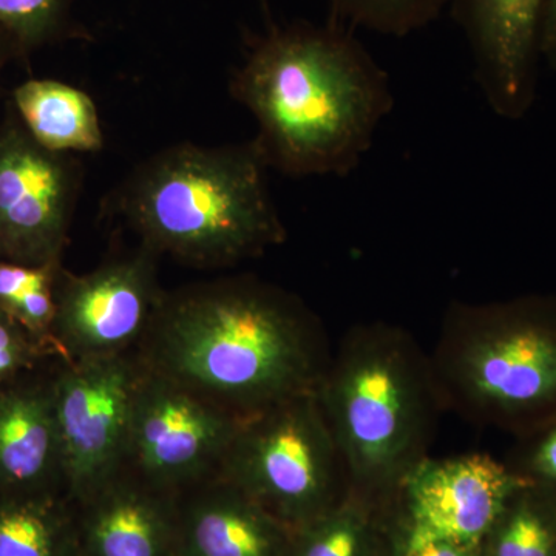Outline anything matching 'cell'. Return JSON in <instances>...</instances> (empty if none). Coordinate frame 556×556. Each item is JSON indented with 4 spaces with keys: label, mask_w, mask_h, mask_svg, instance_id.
<instances>
[{
    "label": "cell",
    "mask_w": 556,
    "mask_h": 556,
    "mask_svg": "<svg viewBox=\"0 0 556 556\" xmlns=\"http://www.w3.org/2000/svg\"><path fill=\"white\" fill-rule=\"evenodd\" d=\"M230 90L257 121L268 166L295 178L353 174L394 108L386 70L331 17L255 38Z\"/></svg>",
    "instance_id": "1"
},
{
    "label": "cell",
    "mask_w": 556,
    "mask_h": 556,
    "mask_svg": "<svg viewBox=\"0 0 556 556\" xmlns=\"http://www.w3.org/2000/svg\"><path fill=\"white\" fill-rule=\"evenodd\" d=\"M142 345L146 367L240 417L317 393L331 361L300 299L249 277L164 295Z\"/></svg>",
    "instance_id": "2"
},
{
    "label": "cell",
    "mask_w": 556,
    "mask_h": 556,
    "mask_svg": "<svg viewBox=\"0 0 556 556\" xmlns=\"http://www.w3.org/2000/svg\"><path fill=\"white\" fill-rule=\"evenodd\" d=\"M255 139L179 144L146 161L121 188L116 208L153 254L225 268L287 240Z\"/></svg>",
    "instance_id": "3"
},
{
    "label": "cell",
    "mask_w": 556,
    "mask_h": 556,
    "mask_svg": "<svg viewBox=\"0 0 556 556\" xmlns=\"http://www.w3.org/2000/svg\"><path fill=\"white\" fill-rule=\"evenodd\" d=\"M356 496L387 507L428 455L441 408L430 356L402 327L354 325L317 388Z\"/></svg>",
    "instance_id": "4"
},
{
    "label": "cell",
    "mask_w": 556,
    "mask_h": 556,
    "mask_svg": "<svg viewBox=\"0 0 556 556\" xmlns=\"http://www.w3.org/2000/svg\"><path fill=\"white\" fill-rule=\"evenodd\" d=\"M430 358L444 407L526 437L556 416V298L456 300Z\"/></svg>",
    "instance_id": "5"
},
{
    "label": "cell",
    "mask_w": 556,
    "mask_h": 556,
    "mask_svg": "<svg viewBox=\"0 0 556 556\" xmlns=\"http://www.w3.org/2000/svg\"><path fill=\"white\" fill-rule=\"evenodd\" d=\"M217 478L299 530L350 492L342 456L317 393L243 417Z\"/></svg>",
    "instance_id": "6"
},
{
    "label": "cell",
    "mask_w": 556,
    "mask_h": 556,
    "mask_svg": "<svg viewBox=\"0 0 556 556\" xmlns=\"http://www.w3.org/2000/svg\"><path fill=\"white\" fill-rule=\"evenodd\" d=\"M142 372L141 357L127 353L64 362L51 382L65 496L75 506L126 471Z\"/></svg>",
    "instance_id": "7"
},
{
    "label": "cell",
    "mask_w": 556,
    "mask_h": 556,
    "mask_svg": "<svg viewBox=\"0 0 556 556\" xmlns=\"http://www.w3.org/2000/svg\"><path fill=\"white\" fill-rule=\"evenodd\" d=\"M241 420L144 365L131 413L126 470L155 489L182 495L217 478Z\"/></svg>",
    "instance_id": "8"
},
{
    "label": "cell",
    "mask_w": 556,
    "mask_h": 556,
    "mask_svg": "<svg viewBox=\"0 0 556 556\" xmlns=\"http://www.w3.org/2000/svg\"><path fill=\"white\" fill-rule=\"evenodd\" d=\"M486 453L428 456L402 479L387 506L391 556L433 543L482 546L511 493L525 484Z\"/></svg>",
    "instance_id": "9"
},
{
    "label": "cell",
    "mask_w": 556,
    "mask_h": 556,
    "mask_svg": "<svg viewBox=\"0 0 556 556\" xmlns=\"http://www.w3.org/2000/svg\"><path fill=\"white\" fill-rule=\"evenodd\" d=\"M153 255L144 248L84 276L60 270L53 345L64 362L121 356L142 343L164 298Z\"/></svg>",
    "instance_id": "10"
},
{
    "label": "cell",
    "mask_w": 556,
    "mask_h": 556,
    "mask_svg": "<svg viewBox=\"0 0 556 556\" xmlns=\"http://www.w3.org/2000/svg\"><path fill=\"white\" fill-rule=\"evenodd\" d=\"M79 177L70 155L42 148L24 127L0 130V260L61 265Z\"/></svg>",
    "instance_id": "11"
},
{
    "label": "cell",
    "mask_w": 556,
    "mask_h": 556,
    "mask_svg": "<svg viewBox=\"0 0 556 556\" xmlns=\"http://www.w3.org/2000/svg\"><path fill=\"white\" fill-rule=\"evenodd\" d=\"M473 56L475 79L500 118H525L536 98L544 0H450Z\"/></svg>",
    "instance_id": "12"
},
{
    "label": "cell",
    "mask_w": 556,
    "mask_h": 556,
    "mask_svg": "<svg viewBox=\"0 0 556 556\" xmlns=\"http://www.w3.org/2000/svg\"><path fill=\"white\" fill-rule=\"evenodd\" d=\"M76 510L80 556H179V496L130 471Z\"/></svg>",
    "instance_id": "13"
},
{
    "label": "cell",
    "mask_w": 556,
    "mask_h": 556,
    "mask_svg": "<svg viewBox=\"0 0 556 556\" xmlns=\"http://www.w3.org/2000/svg\"><path fill=\"white\" fill-rule=\"evenodd\" d=\"M179 495V556H289L294 530L214 478Z\"/></svg>",
    "instance_id": "14"
},
{
    "label": "cell",
    "mask_w": 556,
    "mask_h": 556,
    "mask_svg": "<svg viewBox=\"0 0 556 556\" xmlns=\"http://www.w3.org/2000/svg\"><path fill=\"white\" fill-rule=\"evenodd\" d=\"M64 485L53 388L9 386L0 390V493L56 492Z\"/></svg>",
    "instance_id": "15"
},
{
    "label": "cell",
    "mask_w": 556,
    "mask_h": 556,
    "mask_svg": "<svg viewBox=\"0 0 556 556\" xmlns=\"http://www.w3.org/2000/svg\"><path fill=\"white\" fill-rule=\"evenodd\" d=\"M22 127L50 152H98L102 148L100 116L86 91L53 79H31L13 93Z\"/></svg>",
    "instance_id": "16"
},
{
    "label": "cell",
    "mask_w": 556,
    "mask_h": 556,
    "mask_svg": "<svg viewBox=\"0 0 556 556\" xmlns=\"http://www.w3.org/2000/svg\"><path fill=\"white\" fill-rule=\"evenodd\" d=\"M0 556H80L75 504L56 492L0 496Z\"/></svg>",
    "instance_id": "17"
},
{
    "label": "cell",
    "mask_w": 556,
    "mask_h": 556,
    "mask_svg": "<svg viewBox=\"0 0 556 556\" xmlns=\"http://www.w3.org/2000/svg\"><path fill=\"white\" fill-rule=\"evenodd\" d=\"M383 508L348 492L338 506L295 530L289 556H391Z\"/></svg>",
    "instance_id": "18"
},
{
    "label": "cell",
    "mask_w": 556,
    "mask_h": 556,
    "mask_svg": "<svg viewBox=\"0 0 556 556\" xmlns=\"http://www.w3.org/2000/svg\"><path fill=\"white\" fill-rule=\"evenodd\" d=\"M482 556H556V500L525 482L508 497L482 543Z\"/></svg>",
    "instance_id": "19"
},
{
    "label": "cell",
    "mask_w": 556,
    "mask_h": 556,
    "mask_svg": "<svg viewBox=\"0 0 556 556\" xmlns=\"http://www.w3.org/2000/svg\"><path fill=\"white\" fill-rule=\"evenodd\" d=\"M61 265L28 266L0 260V311L46 351H54L56 281Z\"/></svg>",
    "instance_id": "20"
},
{
    "label": "cell",
    "mask_w": 556,
    "mask_h": 556,
    "mask_svg": "<svg viewBox=\"0 0 556 556\" xmlns=\"http://www.w3.org/2000/svg\"><path fill=\"white\" fill-rule=\"evenodd\" d=\"M331 20L391 38H405L441 17L450 0H327Z\"/></svg>",
    "instance_id": "21"
},
{
    "label": "cell",
    "mask_w": 556,
    "mask_h": 556,
    "mask_svg": "<svg viewBox=\"0 0 556 556\" xmlns=\"http://www.w3.org/2000/svg\"><path fill=\"white\" fill-rule=\"evenodd\" d=\"M506 464L519 478L546 490L556 500V416L519 438Z\"/></svg>",
    "instance_id": "22"
},
{
    "label": "cell",
    "mask_w": 556,
    "mask_h": 556,
    "mask_svg": "<svg viewBox=\"0 0 556 556\" xmlns=\"http://www.w3.org/2000/svg\"><path fill=\"white\" fill-rule=\"evenodd\" d=\"M72 0H0V25L21 42L36 43L58 30Z\"/></svg>",
    "instance_id": "23"
},
{
    "label": "cell",
    "mask_w": 556,
    "mask_h": 556,
    "mask_svg": "<svg viewBox=\"0 0 556 556\" xmlns=\"http://www.w3.org/2000/svg\"><path fill=\"white\" fill-rule=\"evenodd\" d=\"M47 353L20 324L0 311V390Z\"/></svg>",
    "instance_id": "24"
},
{
    "label": "cell",
    "mask_w": 556,
    "mask_h": 556,
    "mask_svg": "<svg viewBox=\"0 0 556 556\" xmlns=\"http://www.w3.org/2000/svg\"><path fill=\"white\" fill-rule=\"evenodd\" d=\"M540 60L556 72V0H544L540 27Z\"/></svg>",
    "instance_id": "25"
},
{
    "label": "cell",
    "mask_w": 556,
    "mask_h": 556,
    "mask_svg": "<svg viewBox=\"0 0 556 556\" xmlns=\"http://www.w3.org/2000/svg\"><path fill=\"white\" fill-rule=\"evenodd\" d=\"M408 556H482V546L470 544L433 543L420 547Z\"/></svg>",
    "instance_id": "26"
},
{
    "label": "cell",
    "mask_w": 556,
    "mask_h": 556,
    "mask_svg": "<svg viewBox=\"0 0 556 556\" xmlns=\"http://www.w3.org/2000/svg\"><path fill=\"white\" fill-rule=\"evenodd\" d=\"M263 2H265V0H263Z\"/></svg>",
    "instance_id": "27"
}]
</instances>
